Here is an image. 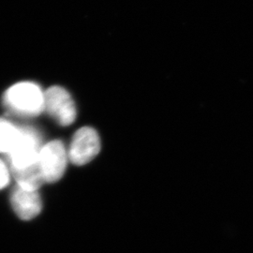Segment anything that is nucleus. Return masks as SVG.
<instances>
[{
  "instance_id": "nucleus-1",
  "label": "nucleus",
  "mask_w": 253,
  "mask_h": 253,
  "mask_svg": "<svg viewBox=\"0 0 253 253\" xmlns=\"http://www.w3.org/2000/svg\"><path fill=\"white\" fill-rule=\"evenodd\" d=\"M3 101L6 108L19 116L35 117L44 111V92L30 82L19 83L9 87Z\"/></svg>"
},
{
  "instance_id": "nucleus-7",
  "label": "nucleus",
  "mask_w": 253,
  "mask_h": 253,
  "mask_svg": "<svg viewBox=\"0 0 253 253\" xmlns=\"http://www.w3.org/2000/svg\"><path fill=\"white\" fill-rule=\"evenodd\" d=\"M10 172L17 182V186L26 190H38L44 182L38 163L21 169H11Z\"/></svg>"
},
{
  "instance_id": "nucleus-2",
  "label": "nucleus",
  "mask_w": 253,
  "mask_h": 253,
  "mask_svg": "<svg viewBox=\"0 0 253 253\" xmlns=\"http://www.w3.org/2000/svg\"><path fill=\"white\" fill-rule=\"evenodd\" d=\"M68 160V152L62 142L54 140L42 145L38 157V165L44 182L59 180L66 171Z\"/></svg>"
},
{
  "instance_id": "nucleus-9",
  "label": "nucleus",
  "mask_w": 253,
  "mask_h": 253,
  "mask_svg": "<svg viewBox=\"0 0 253 253\" xmlns=\"http://www.w3.org/2000/svg\"><path fill=\"white\" fill-rule=\"evenodd\" d=\"M10 173L9 164L0 159V190H3L9 185Z\"/></svg>"
},
{
  "instance_id": "nucleus-4",
  "label": "nucleus",
  "mask_w": 253,
  "mask_h": 253,
  "mask_svg": "<svg viewBox=\"0 0 253 253\" xmlns=\"http://www.w3.org/2000/svg\"><path fill=\"white\" fill-rule=\"evenodd\" d=\"M100 150V136L88 126L78 129L73 135L68 151L69 160L75 165H84L91 162Z\"/></svg>"
},
{
  "instance_id": "nucleus-8",
  "label": "nucleus",
  "mask_w": 253,
  "mask_h": 253,
  "mask_svg": "<svg viewBox=\"0 0 253 253\" xmlns=\"http://www.w3.org/2000/svg\"><path fill=\"white\" fill-rule=\"evenodd\" d=\"M21 135V127L9 120L0 118V153L7 156L17 144Z\"/></svg>"
},
{
  "instance_id": "nucleus-5",
  "label": "nucleus",
  "mask_w": 253,
  "mask_h": 253,
  "mask_svg": "<svg viewBox=\"0 0 253 253\" xmlns=\"http://www.w3.org/2000/svg\"><path fill=\"white\" fill-rule=\"evenodd\" d=\"M44 110L61 126L73 124L76 118L74 101L60 86H52L44 92Z\"/></svg>"
},
{
  "instance_id": "nucleus-6",
  "label": "nucleus",
  "mask_w": 253,
  "mask_h": 253,
  "mask_svg": "<svg viewBox=\"0 0 253 253\" xmlns=\"http://www.w3.org/2000/svg\"><path fill=\"white\" fill-rule=\"evenodd\" d=\"M10 203L20 218L29 220L36 217L42 208V202L38 190L23 189L16 186L10 195Z\"/></svg>"
},
{
  "instance_id": "nucleus-3",
  "label": "nucleus",
  "mask_w": 253,
  "mask_h": 253,
  "mask_svg": "<svg viewBox=\"0 0 253 253\" xmlns=\"http://www.w3.org/2000/svg\"><path fill=\"white\" fill-rule=\"evenodd\" d=\"M41 136L32 127H21V135L17 144L7 155L9 169H21L38 163V157L42 148Z\"/></svg>"
}]
</instances>
